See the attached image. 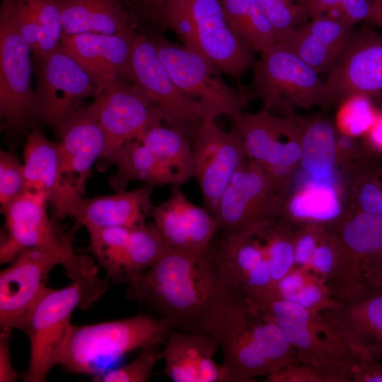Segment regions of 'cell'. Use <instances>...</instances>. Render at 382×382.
Here are the masks:
<instances>
[{"instance_id": "20", "label": "cell", "mask_w": 382, "mask_h": 382, "mask_svg": "<svg viewBox=\"0 0 382 382\" xmlns=\"http://www.w3.org/2000/svg\"><path fill=\"white\" fill-rule=\"evenodd\" d=\"M62 172L67 184L83 197L96 160L103 156L106 139L95 102L79 105L58 125Z\"/></svg>"}, {"instance_id": "45", "label": "cell", "mask_w": 382, "mask_h": 382, "mask_svg": "<svg viewBox=\"0 0 382 382\" xmlns=\"http://www.w3.org/2000/svg\"><path fill=\"white\" fill-rule=\"evenodd\" d=\"M277 37L307 21L308 9L286 0H259Z\"/></svg>"}, {"instance_id": "6", "label": "cell", "mask_w": 382, "mask_h": 382, "mask_svg": "<svg viewBox=\"0 0 382 382\" xmlns=\"http://www.w3.org/2000/svg\"><path fill=\"white\" fill-rule=\"evenodd\" d=\"M290 48L276 42L254 65L253 88L264 108L285 116L296 108L338 103L328 83Z\"/></svg>"}, {"instance_id": "54", "label": "cell", "mask_w": 382, "mask_h": 382, "mask_svg": "<svg viewBox=\"0 0 382 382\" xmlns=\"http://www.w3.org/2000/svg\"><path fill=\"white\" fill-rule=\"evenodd\" d=\"M136 4L151 17L156 18L168 0H134Z\"/></svg>"}, {"instance_id": "5", "label": "cell", "mask_w": 382, "mask_h": 382, "mask_svg": "<svg viewBox=\"0 0 382 382\" xmlns=\"http://www.w3.org/2000/svg\"><path fill=\"white\" fill-rule=\"evenodd\" d=\"M108 282L99 277L71 280L58 289L50 288L33 311L25 330L30 340V362L23 381L44 382L59 357L76 308L91 306L103 294Z\"/></svg>"}, {"instance_id": "34", "label": "cell", "mask_w": 382, "mask_h": 382, "mask_svg": "<svg viewBox=\"0 0 382 382\" xmlns=\"http://www.w3.org/2000/svg\"><path fill=\"white\" fill-rule=\"evenodd\" d=\"M265 296L295 303L316 315L338 303L325 282L309 267H294L273 283Z\"/></svg>"}, {"instance_id": "38", "label": "cell", "mask_w": 382, "mask_h": 382, "mask_svg": "<svg viewBox=\"0 0 382 382\" xmlns=\"http://www.w3.org/2000/svg\"><path fill=\"white\" fill-rule=\"evenodd\" d=\"M348 209L382 216V162L371 161L346 176Z\"/></svg>"}, {"instance_id": "31", "label": "cell", "mask_w": 382, "mask_h": 382, "mask_svg": "<svg viewBox=\"0 0 382 382\" xmlns=\"http://www.w3.org/2000/svg\"><path fill=\"white\" fill-rule=\"evenodd\" d=\"M62 36L86 33L134 35L131 20L117 0H54Z\"/></svg>"}, {"instance_id": "35", "label": "cell", "mask_w": 382, "mask_h": 382, "mask_svg": "<svg viewBox=\"0 0 382 382\" xmlns=\"http://www.w3.org/2000/svg\"><path fill=\"white\" fill-rule=\"evenodd\" d=\"M173 174L179 185L193 178L192 141L181 132L161 124L139 140Z\"/></svg>"}, {"instance_id": "49", "label": "cell", "mask_w": 382, "mask_h": 382, "mask_svg": "<svg viewBox=\"0 0 382 382\" xmlns=\"http://www.w3.org/2000/svg\"><path fill=\"white\" fill-rule=\"evenodd\" d=\"M353 382H382V364L359 361L351 366Z\"/></svg>"}, {"instance_id": "29", "label": "cell", "mask_w": 382, "mask_h": 382, "mask_svg": "<svg viewBox=\"0 0 382 382\" xmlns=\"http://www.w3.org/2000/svg\"><path fill=\"white\" fill-rule=\"evenodd\" d=\"M154 187L145 183L140 187L113 195L82 197L72 217L86 228L144 226L154 207L151 201Z\"/></svg>"}, {"instance_id": "36", "label": "cell", "mask_w": 382, "mask_h": 382, "mask_svg": "<svg viewBox=\"0 0 382 382\" xmlns=\"http://www.w3.org/2000/svg\"><path fill=\"white\" fill-rule=\"evenodd\" d=\"M233 32L253 50L262 52L276 42V33L259 0H220Z\"/></svg>"}, {"instance_id": "52", "label": "cell", "mask_w": 382, "mask_h": 382, "mask_svg": "<svg viewBox=\"0 0 382 382\" xmlns=\"http://www.w3.org/2000/svg\"><path fill=\"white\" fill-rule=\"evenodd\" d=\"M364 279L368 291L382 286V246L369 260Z\"/></svg>"}, {"instance_id": "50", "label": "cell", "mask_w": 382, "mask_h": 382, "mask_svg": "<svg viewBox=\"0 0 382 382\" xmlns=\"http://www.w3.org/2000/svg\"><path fill=\"white\" fill-rule=\"evenodd\" d=\"M362 143L368 152L376 158L382 157V108L368 132L361 137Z\"/></svg>"}, {"instance_id": "27", "label": "cell", "mask_w": 382, "mask_h": 382, "mask_svg": "<svg viewBox=\"0 0 382 382\" xmlns=\"http://www.w3.org/2000/svg\"><path fill=\"white\" fill-rule=\"evenodd\" d=\"M218 347L210 333L170 328L161 351L165 375L174 382H228L221 365L212 359Z\"/></svg>"}, {"instance_id": "43", "label": "cell", "mask_w": 382, "mask_h": 382, "mask_svg": "<svg viewBox=\"0 0 382 382\" xmlns=\"http://www.w3.org/2000/svg\"><path fill=\"white\" fill-rule=\"evenodd\" d=\"M39 23V38L33 52L37 58L55 50L61 45L63 28L61 13L54 0H34Z\"/></svg>"}, {"instance_id": "44", "label": "cell", "mask_w": 382, "mask_h": 382, "mask_svg": "<svg viewBox=\"0 0 382 382\" xmlns=\"http://www.w3.org/2000/svg\"><path fill=\"white\" fill-rule=\"evenodd\" d=\"M27 191L23 163L8 151L0 152L1 208Z\"/></svg>"}, {"instance_id": "19", "label": "cell", "mask_w": 382, "mask_h": 382, "mask_svg": "<svg viewBox=\"0 0 382 382\" xmlns=\"http://www.w3.org/2000/svg\"><path fill=\"white\" fill-rule=\"evenodd\" d=\"M328 83L337 103L354 95L376 101L382 98V34L352 33L342 54L328 71Z\"/></svg>"}, {"instance_id": "12", "label": "cell", "mask_w": 382, "mask_h": 382, "mask_svg": "<svg viewBox=\"0 0 382 382\" xmlns=\"http://www.w3.org/2000/svg\"><path fill=\"white\" fill-rule=\"evenodd\" d=\"M339 243L337 259L328 287L337 302L368 292L367 265L382 246V216L349 209L332 228Z\"/></svg>"}, {"instance_id": "48", "label": "cell", "mask_w": 382, "mask_h": 382, "mask_svg": "<svg viewBox=\"0 0 382 382\" xmlns=\"http://www.w3.org/2000/svg\"><path fill=\"white\" fill-rule=\"evenodd\" d=\"M10 329L1 328L0 333V381L13 382L18 374L13 369L11 360L9 341Z\"/></svg>"}, {"instance_id": "16", "label": "cell", "mask_w": 382, "mask_h": 382, "mask_svg": "<svg viewBox=\"0 0 382 382\" xmlns=\"http://www.w3.org/2000/svg\"><path fill=\"white\" fill-rule=\"evenodd\" d=\"M59 260L50 253L30 248L0 273V325L25 331L35 307L50 288L49 274Z\"/></svg>"}, {"instance_id": "9", "label": "cell", "mask_w": 382, "mask_h": 382, "mask_svg": "<svg viewBox=\"0 0 382 382\" xmlns=\"http://www.w3.org/2000/svg\"><path fill=\"white\" fill-rule=\"evenodd\" d=\"M29 45L19 32L10 7L0 11V116L13 133L28 132L37 115L31 86Z\"/></svg>"}, {"instance_id": "39", "label": "cell", "mask_w": 382, "mask_h": 382, "mask_svg": "<svg viewBox=\"0 0 382 382\" xmlns=\"http://www.w3.org/2000/svg\"><path fill=\"white\" fill-rule=\"evenodd\" d=\"M247 302V320L250 329L272 373L295 361L296 351L279 327L269 316Z\"/></svg>"}, {"instance_id": "14", "label": "cell", "mask_w": 382, "mask_h": 382, "mask_svg": "<svg viewBox=\"0 0 382 382\" xmlns=\"http://www.w3.org/2000/svg\"><path fill=\"white\" fill-rule=\"evenodd\" d=\"M193 178L204 207L216 219L221 196L235 173L248 161L239 133L205 120L192 142Z\"/></svg>"}, {"instance_id": "22", "label": "cell", "mask_w": 382, "mask_h": 382, "mask_svg": "<svg viewBox=\"0 0 382 382\" xmlns=\"http://www.w3.org/2000/svg\"><path fill=\"white\" fill-rule=\"evenodd\" d=\"M246 297H238L210 331L223 352L221 364L228 382L253 381L272 369L255 342L247 320Z\"/></svg>"}, {"instance_id": "8", "label": "cell", "mask_w": 382, "mask_h": 382, "mask_svg": "<svg viewBox=\"0 0 382 382\" xmlns=\"http://www.w3.org/2000/svg\"><path fill=\"white\" fill-rule=\"evenodd\" d=\"M149 37L175 84L197 104L206 120L243 112L247 105L245 95L228 86L206 57L161 36Z\"/></svg>"}, {"instance_id": "55", "label": "cell", "mask_w": 382, "mask_h": 382, "mask_svg": "<svg viewBox=\"0 0 382 382\" xmlns=\"http://www.w3.org/2000/svg\"><path fill=\"white\" fill-rule=\"evenodd\" d=\"M368 21L374 23L382 29V0H373Z\"/></svg>"}, {"instance_id": "25", "label": "cell", "mask_w": 382, "mask_h": 382, "mask_svg": "<svg viewBox=\"0 0 382 382\" xmlns=\"http://www.w3.org/2000/svg\"><path fill=\"white\" fill-rule=\"evenodd\" d=\"M210 244L238 293L245 297L267 295L274 282L265 250L253 225L236 235L214 236Z\"/></svg>"}, {"instance_id": "53", "label": "cell", "mask_w": 382, "mask_h": 382, "mask_svg": "<svg viewBox=\"0 0 382 382\" xmlns=\"http://www.w3.org/2000/svg\"><path fill=\"white\" fill-rule=\"evenodd\" d=\"M342 0H308L307 8L311 19L323 18L331 8L340 5Z\"/></svg>"}, {"instance_id": "56", "label": "cell", "mask_w": 382, "mask_h": 382, "mask_svg": "<svg viewBox=\"0 0 382 382\" xmlns=\"http://www.w3.org/2000/svg\"><path fill=\"white\" fill-rule=\"evenodd\" d=\"M286 1H288L289 3H291V4H294V5L307 8V1H308V0H286Z\"/></svg>"}, {"instance_id": "2", "label": "cell", "mask_w": 382, "mask_h": 382, "mask_svg": "<svg viewBox=\"0 0 382 382\" xmlns=\"http://www.w3.org/2000/svg\"><path fill=\"white\" fill-rule=\"evenodd\" d=\"M170 327L163 318L138 315L84 325H71L58 364L91 376L135 349L164 344Z\"/></svg>"}, {"instance_id": "10", "label": "cell", "mask_w": 382, "mask_h": 382, "mask_svg": "<svg viewBox=\"0 0 382 382\" xmlns=\"http://www.w3.org/2000/svg\"><path fill=\"white\" fill-rule=\"evenodd\" d=\"M246 299L279 327L296 351L295 361L347 365L357 361L334 328L320 314H314L295 303L265 296Z\"/></svg>"}, {"instance_id": "33", "label": "cell", "mask_w": 382, "mask_h": 382, "mask_svg": "<svg viewBox=\"0 0 382 382\" xmlns=\"http://www.w3.org/2000/svg\"><path fill=\"white\" fill-rule=\"evenodd\" d=\"M337 130L330 120L315 117H301L299 165L305 176L327 179L337 170Z\"/></svg>"}, {"instance_id": "21", "label": "cell", "mask_w": 382, "mask_h": 382, "mask_svg": "<svg viewBox=\"0 0 382 382\" xmlns=\"http://www.w3.org/2000/svg\"><path fill=\"white\" fill-rule=\"evenodd\" d=\"M320 315L357 361L382 359V286L354 299L338 302Z\"/></svg>"}, {"instance_id": "30", "label": "cell", "mask_w": 382, "mask_h": 382, "mask_svg": "<svg viewBox=\"0 0 382 382\" xmlns=\"http://www.w3.org/2000/svg\"><path fill=\"white\" fill-rule=\"evenodd\" d=\"M354 25L311 19L277 37L318 73L328 72L344 51Z\"/></svg>"}, {"instance_id": "23", "label": "cell", "mask_w": 382, "mask_h": 382, "mask_svg": "<svg viewBox=\"0 0 382 382\" xmlns=\"http://www.w3.org/2000/svg\"><path fill=\"white\" fill-rule=\"evenodd\" d=\"M23 167L27 191L41 192L57 220L71 216L83 197L66 182L59 142L49 140L37 128L26 135Z\"/></svg>"}, {"instance_id": "24", "label": "cell", "mask_w": 382, "mask_h": 382, "mask_svg": "<svg viewBox=\"0 0 382 382\" xmlns=\"http://www.w3.org/2000/svg\"><path fill=\"white\" fill-rule=\"evenodd\" d=\"M180 185H171L169 197L154 207L153 223L169 247L185 251L205 250L216 234V220L205 207L191 202Z\"/></svg>"}, {"instance_id": "17", "label": "cell", "mask_w": 382, "mask_h": 382, "mask_svg": "<svg viewBox=\"0 0 382 382\" xmlns=\"http://www.w3.org/2000/svg\"><path fill=\"white\" fill-rule=\"evenodd\" d=\"M91 250L108 277L141 272L169 247L153 222L136 228H87Z\"/></svg>"}, {"instance_id": "3", "label": "cell", "mask_w": 382, "mask_h": 382, "mask_svg": "<svg viewBox=\"0 0 382 382\" xmlns=\"http://www.w3.org/2000/svg\"><path fill=\"white\" fill-rule=\"evenodd\" d=\"M156 20L226 74L239 78L256 62L228 25L220 0H168Z\"/></svg>"}, {"instance_id": "42", "label": "cell", "mask_w": 382, "mask_h": 382, "mask_svg": "<svg viewBox=\"0 0 382 382\" xmlns=\"http://www.w3.org/2000/svg\"><path fill=\"white\" fill-rule=\"evenodd\" d=\"M155 344L141 349L131 362L114 369H109L92 377L95 382H146L150 378L154 366L161 359V347Z\"/></svg>"}, {"instance_id": "41", "label": "cell", "mask_w": 382, "mask_h": 382, "mask_svg": "<svg viewBox=\"0 0 382 382\" xmlns=\"http://www.w3.org/2000/svg\"><path fill=\"white\" fill-rule=\"evenodd\" d=\"M366 96L354 95L346 98L337 113V132L363 137L374 124L379 109Z\"/></svg>"}, {"instance_id": "18", "label": "cell", "mask_w": 382, "mask_h": 382, "mask_svg": "<svg viewBox=\"0 0 382 382\" xmlns=\"http://www.w3.org/2000/svg\"><path fill=\"white\" fill-rule=\"evenodd\" d=\"M98 117L106 146L101 158L106 161L123 144L139 140L150 128L161 124V109L133 85L117 81L95 96Z\"/></svg>"}, {"instance_id": "47", "label": "cell", "mask_w": 382, "mask_h": 382, "mask_svg": "<svg viewBox=\"0 0 382 382\" xmlns=\"http://www.w3.org/2000/svg\"><path fill=\"white\" fill-rule=\"evenodd\" d=\"M327 228L312 224L297 225L294 238V267H310L314 252Z\"/></svg>"}, {"instance_id": "40", "label": "cell", "mask_w": 382, "mask_h": 382, "mask_svg": "<svg viewBox=\"0 0 382 382\" xmlns=\"http://www.w3.org/2000/svg\"><path fill=\"white\" fill-rule=\"evenodd\" d=\"M352 365L293 361L266 377L268 382H349Z\"/></svg>"}, {"instance_id": "11", "label": "cell", "mask_w": 382, "mask_h": 382, "mask_svg": "<svg viewBox=\"0 0 382 382\" xmlns=\"http://www.w3.org/2000/svg\"><path fill=\"white\" fill-rule=\"evenodd\" d=\"M129 67V80L161 109L163 122L192 141L206 120L204 115L197 104L175 84L149 37L142 34L134 37Z\"/></svg>"}, {"instance_id": "57", "label": "cell", "mask_w": 382, "mask_h": 382, "mask_svg": "<svg viewBox=\"0 0 382 382\" xmlns=\"http://www.w3.org/2000/svg\"><path fill=\"white\" fill-rule=\"evenodd\" d=\"M17 1L18 0H2V3H11V2H15Z\"/></svg>"}, {"instance_id": "7", "label": "cell", "mask_w": 382, "mask_h": 382, "mask_svg": "<svg viewBox=\"0 0 382 382\" xmlns=\"http://www.w3.org/2000/svg\"><path fill=\"white\" fill-rule=\"evenodd\" d=\"M243 144L247 159L260 163L277 191L285 194L301 157V117L277 116L263 108L228 117Z\"/></svg>"}, {"instance_id": "4", "label": "cell", "mask_w": 382, "mask_h": 382, "mask_svg": "<svg viewBox=\"0 0 382 382\" xmlns=\"http://www.w3.org/2000/svg\"><path fill=\"white\" fill-rule=\"evenodd\" d=\"M47 203L44 192L26 191L1 208L6 230L0 246L1 264L11 263L27 249L39 248L54 255L71 280L98 277L94 259L76 254L71 233L65 234L49 218Z\"/></svg>"}, {"instance_id": "1", "label": "cell", "mask_w": 382, "mask_h": 382, "mask_svg": "<svg viewBox=\"0 0 382 382\" xmlns=\"http://www.w3.org/2000/svg\"><path fill=\"white\" fill-rule=\"evenodd\" d=\"M119 282L127 284V299L153 308L171 328L195 333H209L243 296L211 244L199 251L168 247L148 269Z\"/></svg>"}, {"instance_id": "58", "label": "cell", "mask_w": 382, "mask_h": 382, "mask_svg": "<svg viewBox=\"0 0 382 382\" xmlns=\"http://www.w3.org/2000/svg\"><path fill=\"white\" fill-rule=\"evenodd\" d=\"M379 105L380 108H382V98L376 101Z\"/></svg>"}, {"instance_id": "37", "label": "cell", "mask_w": 382, "mask_h": 382, "mask_svg": "<svg viewBox=\"0 0 382 382\" xmlns=\"http://www.w3.org/2000/svg\"><path fill=\"white\" fill-rule=\"evenodd\" d=\"M253 226L265 250L275 282L294 267V238L297 225L279 216H269L255 222Z\"/></svg>"}, {"instance_id": "51", "label": "cell", "mask_w": 382, "mask_h": 382, "mask_svg": "<svg viewBox=\"0 0 382 382\" xmlns=\"http://www.w3.org/2000/svg\"><path fill=\"white\" fill-rule=\"evenodd\" d=\"M373 0H342L341 5L349 23L367 20Z\"/></svg>"}, {"instance_id": "15", "label": "cell", "mask_w": 382, "mask_h": 382, "mask_svg": "<svg viewBox=\"0 0 382 382\" xmlns=\"http://www.w3.org/2000/svg\"><path fill=\"white\" fill-rule=\"evenodd\" d=\"M282 199L265 168L248 160L221 196L215 236L236 235L264 218L278 216Z\"/></svg>"}, {"instance_id": "46", "label": "cell", "mask_w": 382, "mask_h": 382, "mask_svg": "<svg viewBox=\"0 0 382 382\" xmlns=\"http://www.w3.org/2000/svg\"><path fill=\"white\" fill-rule=\"evenodd\" d=\"M338 251L339 243L336 232L331 228H327L314 252L309 267L327 286L335 270Z\"/></svg>"}, {"instance_id": "32", "label": "cell", "mask_w": 382, "mask_h": 382, "mask_svg": "<svg viewBox=\"0 0 382 382\" xmlns=\"http://www.w3.org/2000/svg\"><path fill=\"white\" fill-rule=\"evenodd\" d=\"M114 163L117 171L109 179L116 192L125 190L131 181H141L154 186L179 185L173 174L146 146L137 140L129 141L106 160Z\"/></svg>"}, {"instance_id": "13", "label": "cell", "mask_w": 382, "mask_h": 382, "mask_svg": "<svg viewBox=\"0 0 382 382\" xmlns=\"http://www.w3.org/2000/svg\"><path fill=\"white\" fill-rule=\"evenodd\" d=\"M37 118L57 129L60 122L86 97L96 96L98 86L87 71L60 45L37 58Z\"/></svg>"}, {"instance_id": "28", "label": "cell", "mask_w": 382, "mask_h": 382, "mask_svg": "<svg viewBox=\"0 0 382 382\" xmlns=\"http://www.w3.org/2000/svg\"><path fill=\"white\" fill-rule=\"evenodd\" d=\"M306 177L283 197L278 216L296 225L335 228L349 210L347 192L342 190L335 175L323 180Z\"/></svg>"}, {"instance_id": "26", "label": "cell", "mask_w": 382, "mask_h": 382, "mask_svg": "<svg viewBox=\"0 0 382 382\" xmlns=\"http://www.w3.org/2000/svg\"><path fill=\"white\" fill-rule=\"evenodd\" d=\"M136 35L80 33L62 36L61 45L92 76L99 92L122 76L129 79L131 50Z\"/></svg>"}]
</instances>
